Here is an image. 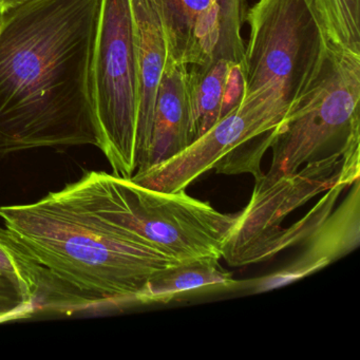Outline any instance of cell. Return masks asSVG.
Listing matches in <instances>:
<instances>
[{"label":"cell","instance_id":"6da1fadb","mask_svg":"<svg viewBox=\"0 0 360 360\" xmlns=\"http://www.w3.org/2000/svg\"><path fill=\"white\" fill-rule=\"evenodd\" d=\"M103 0H27L0 12V157L101 148L92 64Z\"/></svg>","mask_w":360,"mask_h":360},{"label":"cell","instance_id":"7a4b0ae2","mask_svg":"<svg viewBox=\"0 0 360 360\" xmlns=\"http://www.w3.org/2000/svg\"><path fill=\"white\" fill-rule=\"evenodd\" d=\"M0 218L45 267L64 314L138 304L151 277L182 263L109 222L69 184L33 203L0 206Z\"/></svg>","mask_w":360,"mask_h":360},{"label":"cell","instance_id":"3957f363","mask_svg":"<svg viewBox=\"0 0 360 360\" xmlns=\"http://www.w3.org/2000/svg\"><path fill=\"white\" fill-rule=\"evenodd\" d=\"M69 185L109 222L182 262L220 260L236 221V214H222L185 191H155L105 172H86Z\"/></svg>","mask_w":360,"mask_h":360},{"label":"cell","instance_id":"277c9868","mask_svg":"<svg viewBox=\"0 0 360 360\" xmlns=\"http://www.w3.org/2000/svg\"><path fill=\"white\" fill-rule=\"evenodd\" d=\"M360 56L335 48L315 87L290 111L271 143L269 184L307 163L360 155Z\"/></svg>","mask_w":360,"mask_h":360},{"label":"cell","instance_id":"5b68a950","mask_svg":"<svg viewBox=\"0 0 360 360\" xmlns=\"http://www.w3.org/2000/svg\"><path fill=\"white\" fill-rule=\"evenodd\" d=\"M246 22V94L277 84L290 110L320 81L335 49L315 0H258Z\"/></svg>","mask_w":360,"mask_h":360},{"label":"cell","instance_id":"8992f818","mask_svg":"<svg viewBox=\"0 0 360 360\" xmlns=\"http://www.w3.org/2000/svg\"><path fill=\"white\" fill-rule=\"evenodd\" d=\"M290 111L275 83L246 94L206 134L167 161L134 174L131 180L165 193L185 191L205 172L263 176L261 161L271 148L276 132Z\"/></svg>","mask_w":360,"mask_h":360},{"label":"cell","instance_id":"52a82bcc","mask_svg":"<svg viewBox=\"0 0 360 360\" xmlns=\"http://www.w3.org/2000/svg\"><path fill=\"white\" fill-rule=\"evenodd\" d=\"M94 107L101 150L112 174L136 172L138 52L132 0H103L92 64Z\"/></svg>","mask_w":360,"mask_h":360},{"label":"cell","instance_id":"ba28073f","mask_svg":"<svg viewBox=\"0 0 360 360\" xmlns=\"http://www.w3.org/2000/svg\"><path fill=\"white\" fill-rule=\"evenodd\" d=\"M360 155L332 157L307 163L269 184L255 183L248 206L237 212L223 248L231 266H246L278 255L282 222L297 208L335 185L359 180Z\"/></svg>","mask_w":360,"mask_h":360},{"label":"cell","instance_id":"9c48e42d","mask_svg":"<svg viewBox=\"0 0 360 360\" xmlns=\"http://www.w3.org/2000/svg\"><path fill=\"white\" fill-rule=\"evenodd\" d=\"M161 16L168 56L185 66L214 60L227 22L242 13V0H153Z\"/></svg>","mask_w":360,"mask_h":360},{"label":"cell","instance_id":"30bf717a","mask_svg":"<svg viewBox=\"0 0 360 360\" xmlns=\"http://www.w3.org/2000/svg\"><path fill=\"white\" fill-rule=\"evenodd\" d=\"M360 243V183L356 180L345 201L307 240L304 252L290 266L255 284L256 292L273 290L311 275L353 252Z\"/></svg>","mask_w":360,"mask_h":360},{"label":"cell","instance_id":"8fae6325","mask_svg":"<svg viewBox=\"0 0 360 360\" xmlns=\"http://www.w3.org/2000/svg\"><path fill=\"white\" fill-rule=\"evenodd\" d=\"M187 77L188 67L168 56L158 91L148 143L134 174L167 161L191 145Z\"/></svg>","mask_w":360,"mask_h":360},{"label":"cell","instance_id":"7c38bea8","mask_svg":"<svg viewBox=\"0 0 360 360\" xmlns=\"http://www.w3.org/2000/svg\"><path fill=\"white\" fill-rule=\"evenodd\" d=\"M138 52L139 109L136 158L146 149L155 102L168 58L167 41L161 16L153 0H132Z\"/></svg>","mask_w":360,"mask_h":360},{"label":"cell","instance_id":"4fadbf2b","mask_svg":"<svg viewBox=\"0 0 360 360\" xmlns=\"http://www.w3.org/2000/svg\"><path fill=\"white\" fill-rule=\"evenodd\" d=\"M237 283L231 273L221 266L219 259H195L155 274L141 290L136 303H166L187 292L231 288Z\"/></svg>","mask_w":360,"mask_h":360},{"label":"cell","instance_id":"5bb4252c","mask_svg":"<svg viewBox=\"0 0 360 360\" xmlns=\"http://www.w3.org/2000/svg\"><path fill=\"white\" fill-rule=\"evenodd\" d=\"M0 277L15 285L37 311L62 313L49 274L6 227H0Z\"/></svg>","mask_w":360,"mask_h":360},{"label":"cell","instance_id":"9a60e30c","mask_svg":"<svg viewBox=\"0 0 360 360\" xmlns=\"http://www.w3.org/2000/svg\"><path fill=\"white\" fill-rule=\"evenodd\" d=\"M231 64L233 62L229 60L214 58L203 66H191L187 77L191 144L222 119L225 89Z\"/></svg>","mask_w":360,"mask_h":360},{"label":"cell","instance_id":"2e32d148","mask_svg":"<svg viewBox=\"0 0 360 360\" xmlns=\"http://www.w3.org/2000/svg\"><path fill=\"white\" fill-rule=\"evenodd\" d=\"M332 45L360 56V0H315Z\"/></svg>","mask_w":360,"mask_h":360},{"label":"cell","instance_id":"e0dca14e","mask_svg":"<svg viewBox=\"0 0 360 360\" xmlns=\"http://www.w3.org/2000/svg\"><path fill=\"white\" fill-rule=\"evenodd\" d=\"M35 313L34 304L9 280L0 277V323L29 318Z\"/></svg>","mask_w":360,"mask_h":360},{"label":"cell","instance_id":"ac0fdd59","mask_svg":"<svg viewBox=\"0 0 360 360\" xmlns=\"http://www.w3.org/2000/svg\"><path fill=\"white\" fill-rule=\"evenodd\" d=\"M26 1L27 0H0V12H5L12 8L18 7Z\"/></svg>","mask_w":360,"mask_h":360}]
</instances>
